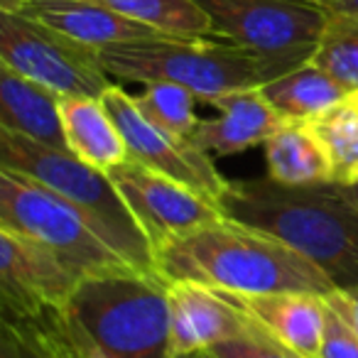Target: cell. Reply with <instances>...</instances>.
<instances>
[{"label":"cell","instance_id":"obj_1","mask_svg":"<svg viewBox=\"0 0 358 358\" xmlns=\"http://www.w3.org/2000/svg\"><path fill=\"white\" fill-rule=\"evenodd\" d=\"M155 268L167 282L187 280L221 292H309L327 297L336 285L314 263L258 229L219 219L164 241Z\"/></svg>","mask_w":358,"mask_h":358},{"label":"cell","instance_id":"obj_2","mask_svg":"<svg viewBox=\"0 0 358 358\" xmlns=\"http://www.w3.org/2000/svg\"><path fill=\"white\" fill-rule=\"evenodd\" d=\"M219 209L226 219L282 241L336 287L358 285V206L338 185L287 187L275 179L231 182Z\"/></svg>","mask_w":358,"mask_h":358},{"label":"cell","instance_id":"obj_3","mask_svg":"<svg viewBox=\"0 0 358 358\" xmlns=\"http://www.w3.org/2000/svg\"><path fill=\"white\" fill-rule=\"evenodd\" d=\"M0 169L35 179L71 204L91 229L110 243L135 270L159 275L143 229L125 206L110 177L71 152L40 145L25 135L0 128Z\"/></svg>","mask_w":358,"mask_h":358},{"label":"cell","instance_id":"obj_4","mask_svg":"<svg viewBox=\"0 0 358 358\" xmlns=\"http://www.w3.org/2000/svg\"><path fill=\"white\" fill-rule=\"evenodd\" d=\"M101 64L118 81H169L209 103L268 84L258 55L214 37H152L101 50Z\"/></svg>","mask_w":358,"mask_h":358},{"label":"cell","instance_id":"obj_5","mask_svg":"<svg viewBox=\"0 0 358 358\" xmlns=\"http://www.w3.org/2000/svg\"><path fill=\"white\" fill-rule=\"evenodd\" d=\"M64 312L113 356L172 358L162 275L123 273L81 280Z\"/></svg>","mask_w":358,"mask_h":358},{"label":"cell","instance_id":"obj_6","mask_svg":"<svg viewBox=\"0 0 358 358\" xmlns=\"http://www.w3.org/2000/svg\"><path fill=\"white\" fill-rule=\"evenodd\" d=\"M0 229L40 241L79 280L140 273L91 229L74 206L35 179L8 169H0Z\"/></svg>","mask_w":358,"mask_h":358},{"label":"cell","instance_id":"obj_7","mask_svg":"<svg viewBox=\"0 0 358 358\" xmlns=\"http://www.w3.org/2000/svg\"><path fill=\"white\" fill-rule=\"evenodd\" d=\"M214 40L258 55L268 81L312 62L329 13L312 0H194Z\"/></svg>","mask_w":358,"mask_h":358},{"label":"cell","instance_id":"obj_8","mask_svg":"<svg viewBox=\"0 0 358 358\" xmlns=\"http://www.w3.org/2000/svg\"><path fill=\"white\" fill-rule=\"evenodd\" d=\"M0 64L55 94L101 99L113 86L101 50L76 42L30 17L0 10Z\"/></svg>","mask_w":358,"mask_h":358},{"label":"cell","instance_id":"obj_9","mask_svg":"<svg viewBox=\"0 0 358 358\" xmlns=\"http://www.w3.org/2000/svg\"><path fill=\"white\" fill-rule=\"evenodd\" d=\"M101 101L113 123L118 125L120 135L128 145L130 159L209 196L219 204L221 194L229 189L231 182L216 169L211 155L199 150L192 140H177L150 123L135 106V96H130L118 84L110 86L101 96Z\"/></svg>","mask_w":358,"mask_h":358},{"label":"cell","instance_id":"obj_10","mask_svg":"<svg viewBox=\"0 0 358 358\" xmlns=\"http://www.w3.org/2000/svg\"><path fill=\"white\" fill-rule=\"evenodd\" d=\"M108 177L143 229L152 255L155 248H159L164 241L224 219L214 199L179 185L135 159L110 169Z\"/></svg>","mask_w":358,"mask_h":358},{"label":"cell","instance_id":"obj_11","mask_svg":"<svg viewBox=\"0 0 358 358\" xmlns=\"http://www.w3.org/2000/svg\"><path fill=\"white\" fill-rule=\"evenodd\" d=\"M81 280L40 241L0 229V302L3 317L27 322L62 312Z\"/></svg>","mask_w":358,"mask_h":358},{"label":"cell","instance_id":"obj_12","mask_svg":"<svg viewBox=\"0 0 358 358\" xmlns=\"http://www.w3.org/2000/svg\"><path fill=\"white\" fill-rule=\"evenodd\" d=\"M169 297V356L187 358L206 353L216 343L243 336L250 322L226 302L216 289L174 280L167 282Z\"/></svg>","mask_w":358,"mask_h":358},{"label":"cell","instance_id":"obj_13","mask_svg":"<svg viewBox=\"0 0 358 358\" xmlns=\"http://www.w3.org/2000/svg\"><path fill=\"white\" fill-rule=\"evenodd\" d=\"M226 302L243 312L260 331L304 358H319L327 324V302L309 292L236 294L216 289Z\"/></svg>","mask_w":358,"mask_h":358},{"label":"cell","instance_id":"obj_14","mask_svg":"<svg viewBox=\"0 0 358 358\" xmlns=\"http://www.w3.org/2000/svg\"><path fill=\"white\" fill-rule=\"evenodd\" d=\"M0 10L37 20L96 50L162 37L152 27L128 20L94 0H0Z\"/></svg>","mask_w":358,"mask_h":358},{"label":"cell","instance_id":"obj_15","mask_svg":"<svg viewBox=\"0 0 358 358\" xmlns=\"http://www.w3.org/2000/svg\"><path fill=\"white\" fill-rule=\"evenodd\" d=\"M209 106H214L219 115L199 120L189 140L206 155H216V157H229L255 145H265V140L275 130L287 123L268 103L260 89L219 96V99H211Z\"/></svg>","mask_w":358,"mask_h":358},{"label":"cell","instance_id":"obj_16","mask_svg":"<svg viewBox=\"0 0 358 358\" xmlns=\"http://www.w3.org/2000/svg\"><path fill=\"white\" fill-rule=\"evenodd\" d=\"M62 96L0 64V128L69 152L62 125Z\"/></svg>","mask_w":358,"mask_h":358},{"label":"cell","instance_id":"obj_17","mask_svg":"<svg viewBox=\"0 0 358 358\" xmlns=\"http://www.w3.org/2000/svg\"><path fill=\"white\" fill-rule=\"evenodd\" d=\"M59 110L69 152L81 162L108 174L130 159L128 145L101 99L64 96Z\"/></svg>","mask_w":358,"mask_h":358},{"label":"cell","instance_id":"obj_18","mask_svg":"<svg viewBox=\"0 0 358 358\" xmlns=\"http://www.w3.org/2000/svg\"><path fill=\"white\" fill-rule=\"evenodd\" d=\"M263 148L268 177L280 185H334L327 150L307 123H285L265 140Z\"/></svg>","mask_w":358,"mask_h":358},{"label":"cell","instance_id":"obj_19","mask_svg":"<svg viewBox=\"0 0 358 358\" xmlns=\"http://www.w3.org/2000/svg\"><path fill=\"white\" fill-rule=\"evenodd\" d=\"M260 94L287 123H309L312 118L351 96L334 76L319 69L314 62H307V64L263 84Z\"/></svg>","mask_w":358,"mask_h":358},{"label":"cell","instance_id":"obj_20","mask_svg":"<svg viewBox=\"0 0 358 358\" xmlns=\"http://www.w3.org/2000/svg\"><path fill=\"white\" fill-rule=\"evenodd\" d=\"M108 10L167 37H214L206 13L194 0H94Z\"/></svg>","mask_w":358,"mask_h":358},{"label":"cell","instance_id":"obj_21","mask_svg":"<svg viewBox=\"0 0 358 358\" xmlns=\"http://www.w3.org/2000/svg\"><path fill=\"white\" fill-rule=\"evenodd\" d=\"M309 128L322 140L331 164V182L351 187L358 182V108L351 96L322 115L309 120Z\"/></svg>","mask_w":358,"mask_h":358},{"label":"cell","instance_id":"obj_22","mask_svg":"<svg viewBox=\"0 0 358 358\" xmlns=\"http://www.w3.org/2000/svg\"><path fill=\"white\" fill-rule=\"evenodd\" d=\"M312 62L348 94L358 91V13H329Z\"/></svg>","mask_w":358,"mask_h":358},{"label":"cell","instance_id":"obj_23","mask_svg":"<svg viewBox=\"0 0 358 358\" xmlns=\"http://www.w3.org/2000/svg\"><path fill=\"white\" fill-rule=\"evenodd\" d=\"M196 96L189 89L179 84H169V81H152L145 84V91L135 96V106L138 110L157 125L159 130L169 133L177 140H189L194 128L199 125L201 118H196L194 103Z\"/></svg>","mask_w":358,"mask_h":358},{"label":"cell","instance_id":"obj_24","mask_svg":"<svg viewBox=\"0 0 358 358\" xmlns=\"http://www.w3.org/2000/svg\"><path fill=\"white\" fill-rule=\"evenodd\" d=\"M206 356L209 358H292V353L250 322V329L243 336L216 343L214 348L206 351Z\"/></svg>","mask_w":358,"mask_h":358},{"label":"cell","instance_id":"obj_25","mask_svg":"<svg viewBox=\"0 0 358 358\" xmlns=\"http://www.w3.org/2000/svg\"><path fill=\"white\" fill-rule=\"evenodd\" d=\"M52 319H55V327L59 331L62 341H64L69 358H118L106 351V348H101L64 309L62 312H52Z\"/></svg>","mask_w":358,"mask_h":358},{"label":"cell","instance_id":"obj_26","mask_svg":"<svg viewBox=\"0 0 358 358\" xmlns=\"http://www.w3.org/2000/svg\"><path fill=\"white\" fill-rule=\"evenodd\" d=\"M329 309V307H327ZM319 358H358V336L329 309Z\"/></svg>","mask_w":358,"mask_h":358},{"label":"cell","instance_id":"obj_27","mask_svg":"<svg viewBox=\"0 0 358 358\" xmlns=\"http://www.w3.org/2000/svg\"><path fill=\"white\" fill-rule=\"evenodd\" d=\"M3 334H0V358H45L37 343L32 341L30 331L15 319H0Z\"/></svg>","mask_w":358,"mask_h":358},{"label":"cell","instance_id":"obj_28","mask_svg":"<svg viewBox=\"0 0 358 358\" xmlns=\"http://www.w3.org/2000/svg\"><path fill=\"white\" fill-rule=\"evenodd\" d=\"M20 324L30 331L32 341L37 343V348H40L45 358H69L64 341H62L59 331H57V327H55L52 314H45V317H40V319H27V322H20Z\"/></svg>","mask_w":358,"mask_h":358},{"label":"cell","instance_id":"obj_29","mask_svg":"<svg viewBox=\"0 0 358 358\" xmlns=\"http://www.w3.org/2000/svg\"><path fill=\"white\" fill-rule=\"evenodd\" d=\"M327 307L351 329L358 336V285L351 287H334V292H329L324 297Z\"/></svg>","mask_w":358,"mask_h":358},{"label":"cell","instance_id":"obj_30","mask_svg":"<svg viewBox=\"0 0 358 358\" xmlns=\"http://www.w3.org/2000/svg\"><path fill=\"white\" fill-rule=\"evenodd\" d=\"M327 13H358V0H312Z\"/></svg>","mask_w":358,"mask_h":358},{"label":"cell","instance_id":"obj_31","mask_svg":"<svg viewBox=\"0 0 358 358\" xmlns=\"http://www.w3.org/2000/svg\"><path fill=\"white\" fill-rule=\"evenodd\" d=\"M343 189H346V194L351 196L353 204L358 206V182H356V185H351V187H343Z\"/></svg>","mask_w":358,"mask_h":358},{"label":"cell","instance_id":"obj_32","mask_svg":"<svg viewBox=\"0 0 358 358\" xmlns=\"http://www.w3.org/2000/svg\"><path fill=\"white\" fill-rule=\"evenodd\" d=\"M351 101H353V106L358 108V91H356V94H351Z\"/></svg>","mask_w":358,"mask_h":358},{"label":"cell","instance_id":"obj_33","mask_svg":"<svg viewBox=\"0 0 358 358\" xmlns=\"http://www.w3.org/2000/svg\"><path fill=\"white\" fill-rule=\"evenodd\" d=\"M187 358H209L206 353H194V356H187Z\"/></svg>","mask_w":358,"mask_h":358},{"label":"cell","instance_id":"obj_34","mask_svg":"<svg viewBox=\"0 0 358 358\" xmlns=\"http://www.w3.org/2000/svg\"><path fill=\"white\" fill-rule=\"evenodd\" d=\"M289 353H292V351H289ZM292 358H304V356H297V353H292Z\"/></svg>","mask_w":358,"mask_h":358}]
</instances>
